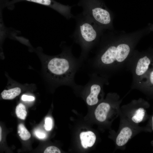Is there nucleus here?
I'll list each match as a JSON object with an SVG mask.
<instances>
[{"label":"nucleus","instance_id":"1","mask_svg":"<svg viewBox=\"0 0 153 153\" xmlns=\"http://www.w3.org/2000/svg\"><path fill=\"white\" fill-rule=\"evenodd\" d=\"M138 39L102 36L94 56L82 66L87 74L95 73L109 79L126 69Z\"/></svg>","mask_w":153,"mask_h":153},{"label":"nucleus","instance_id":"2","mask_svg":"<svg viewBox=\"0 0 153 153\" xmlns=\"http://www.w3.org/2000/svg\"><path fill=\"white\" fill-rule=\"evenodd\" d=\"M62 49L59 55L47 58L45 68L48 77L51 84L79 89L80 85L75 83V77L84 63L73 55L72 46H64Z\"/></svg>","mask_w":153,"mask_h":153},{"label":"nucleus","instance_id":"3","mask_svg":"<svg viewBox=\"0 0 153 153\" xmlns=\"http://www.w3.org/2000/svg\"><path fill=\"white\" fill-rule=\"evenodd\" d=\"M74 18L76 25L71 37L80 47L79 58L84 63L88 60L90 52L99 44L103 29L82 13L74 16Z\"/></svg>","mask_w":153,"mask_h":153},{"label":"nucleus","instance_id":"4","mask_svg":"<svg viewBox=\"0 0 153 153\" xmlns=\"http://www.w3.org/2000/svg\"><path fill=\"white\" fill-rule=\"evenodd\" d=\"M153 66V53L134 50L127 63L126 69L132 76L131 88L137 89Z\"/></svg>","mask_w":153,"mask_h":153},{"label":"nucleus","instance_id":"5","mask_svg":"<svg viewBox=\"0 0 153 153\" xmlns=\"http://www.w3.org/2000/svg\"><path fill=\"white\" fill-rule=\"evenodd\" d=\"M89 77L88 82L82 88L88 91L86 97L87 104L90 106L96 104L99 101V96L102 93L103 86L109 84V79L95 73L88 74Z\"/></svg>","mask_w":153,"mask_h":153},{"label":"nucleus","instance_id":"6","mask_svg":"<svg viewBox=\"0 0 153 153\" xmlns=\"http://www.w3.org/2000/svg\"><path fill=\"white\" fill-rule=\"evenodd\" d=\"M82 14L103 29L111 26L112 18L111 13L104 7L90 5L84 8Z\"/></svg>","mask_w":153,"mask_h":153},{"label":"nucleus","instance_id":"7","mask_svg":"<svg viewBox=\"0 0 153 153\" xmlns=\"http://www.w3.org/2000/svg\"><path fill=\"white\" fill-rule=\"evenodd\" d=\"M146 104V101L141 98L133 100L127 105L131 108L129 112L126 113L127 121L135 125L142 122L144 119L146 110L144 106Z\"/></svg>","mask_w":153,"mask_h":153},{"label":"nucleus","instance_id":"8","mask_svg":"<svg viewBox=\"0 0 153 153\" xmlns=\"http://www.w3.org/2000/svg\"><path fill=\"white\" fill-rule=\"evenodd\" d=\"M21 1L31 2L48 7L56 10L67 19L73 18L74 16L71 13L70 7L62 5L53 0H12L8 2L7 6L10 7L14 4Z\"/></svg>","mask_w":153,"mask_h":153},{"label":"nucleus","instance_id":"9","mask_svg":"<svg viewBox=\"0 0 153 153\" xmlns=\"http://www.w3.org/2000/svg\"><path fill=\"white\" fill-rule=\"evenodd\" d=\"M120 99L119 96L116 93L109 94L105 101L100 103L95 111L96 119L101 122L106 120L112 106Z\"/></svg>","mask_w":153,"mask_h":153},{"label":"nucleus","instance_id":"10","mask_svg":"<svg viewBox=\"0 0 153 153\" xmlns=\"http://www.w3.org/2000/svg\"><path fill=\"white\" fill-rule=\"evenodd\" d=\"M128 124L124 125L120 129L116 139V143L118 147L125 145L134 135L137 131L135 125L127 121Z\"/></svg>","mask_w":153,"mask_h":153},{"label":"nucleus","instance_id":"11","mask_svg":"<svg viewBox=\"0 0 153 153\" xmlns=\"http://www.w3.org/2000/svg\"><path fill=\"white\" fill-rule=\"evenodd\" d=\"M137 89L153 93V66L143 79Z\"/></svg>","mask_w":153,"mask_h":153},{"label":"nucleus","instance_id":"12","mask_svg":"<svg viewBox=\"0 0 153 153\" xmlns=\"http://www.w3.org/2000/svg\"><path fill=\"white\" fill-rule=\"evenodd\" d=\"M80 136L81 144L84 148L92 147L95 142L96 136L91 131L82 132L80 133Z\"/></svg>","mask_w":153,"mask_h":153},{"label":"nucleus","instance_id":"13","mask_svg":"<svg viewBox=\"0 0 153 153\" xmlns=\"http://www.w3.org/2000/svg\"><path fill=\"white\" fill-rule=\"evenodd\" d=\"M21 89L19 87H15L8 90H4L1 93L2 98L4 99H12L19 95Z\"/></svg>","mask_w":153,"mask_h":153},{"label":"nucleus","instance_id":"14","mask_svg":"<svg viewBox=\"0 0 153 153\" xmlns=\"http://www.w3.org/2000/svg\"><path fill=\"white\" fill-rule=\"evenodd\" d=\"M18 133L20 137L23 140H27L31 137L30 133L22 124H20L18 126Z\"/></svg>","mask_w":153,"mask_h":153},{"label":"nucleus","instance_id":"15","mask_svg":"<svg viewBox=\"0 0 153 153\" xmlns=\"http://www.w3.org/2000/svg\"><path fill=\"white\" fill-rule=\"evenodd\" d=\"M15 112L18 118L23 120L25 119L27 112L26 107L23 104L20 103L16 106Z\"/></svg>","mask_w":153,"mask_h":153},{"label":"nucleus","instance_id":"16","mask_svg":"<svg viewBox=\"0 0 153 153\" xmlns=\"http://www.w3.org/2000/svg\"><path fill=\"white\" fill-rule=\"evenodd\" d=\"M53 122L51 118L50 117H46L45 119V123L44 127L46 131L51 130L52 127Z\"/></svg>","mask_w":153,"mask_h":153},{"label":"nucleus","instance_id":"17","mask_svg":"<svg viewBox=\"0 0 153 153\" xmlns=\"http://www.w3.org/2000/svg\"><path fill=\"white\" fill-rule=\"evenodd\" d=\"M44 153H60L61 151L57 147L51 146L47 148L44 152Z\"/></svg>","mask_w":153,"mask_h":153},{"label":"nucleus","instance_id":"18","mask_svg":"<svg viewBox=\"0 0 153 153\" xmlns=\"http://www.w3.org/2000/svg\"><path fill=\"white\" fill-rule=\"evenodd\" d=\"M21 99L23 101H31L34 100L35 98L32 96L23 95L21 97Z\"/></svg>","mask_w":153,"mask_h":153},{"label":"nucleus","instance_id":"19","mask_svg":"<svg viewBox=\"0 0 153 153\" xmlns=\"http://www.w3.org/2000/svg\"><path fill=\"white\" fill-rule=\"evenodd\" d=\"M36 136L39 139H43L46 137V135L44 132L37 130L35 131Z\"/></svg>","mask_w":153,"mask_h":153},{"label":"nucleus","instance_id":"20","mask_svg":"<svg viewBox=\"0 0 153 153\" xmlns=\"http://www.w3.org/2000/svg\"><path fill=\"white\" fill-rule=\"evenodd\" d=\"M1 127H0V141H1Z\"/></svg>","mask_w":153,"mask_h":153},{"label":"nucleus","instance_id":"21","mask_svg":"<svg viewBox=\"0 0 153 153\" xmlns=\"http://www.w3.org/2000/svg\"><path fill=\"white\" fill-rule=\"evenodd\" d=\"M152 128L153 130V116L152 117Z\"/></svg>","mask_w":153,"mask_h":153}]
</instances>
